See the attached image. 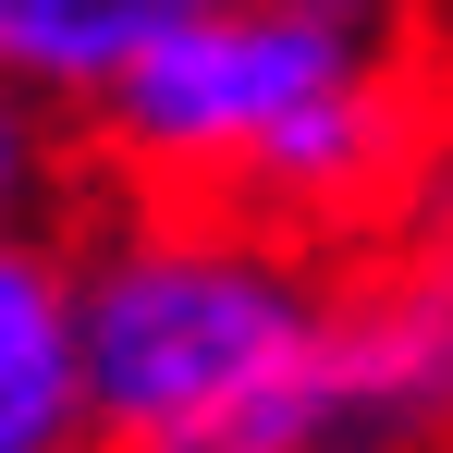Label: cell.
Returning a JSON list of instances; mask_svg holds the SVG:
<instances>
[{"instance_id": "obj_2", "label": "cell", "mask_w": 453, "mask_h": 453, "mask_svg": "<svg viewBox=\"0 0 453 453\" xmlns=\"http://www.w3.org/2000/svg\"><path fill=\"white\" fill-rule=\"evenodd\" d=\"M319 319L331 282L306 270V245L209 196H123L74 245V343L111 453L245 404L319 343Z\"/></svg>"}, {"instance_id": "obj_3", "label": "cell", "mask_w": 453, "mask_h": 453, "mask_svg": "<svg viewBox=\"0 0 453 453\" xmlns=\"http://www.w3.org/2000/svg\"><path fill=\"white\" fill-rule=\"evenodd\" d=\"M331 453H441L453 441V209L404 221L319 319Z\"/></svg>"}, {"instance_id": "obj_6", "label": "cell", "mask_w": 453, "mask_h": 453, "mask_svg": "<svg viewBox=\"0 0 453 453\" xmlns=\"http://www.w3.org/2000/svg\"><path fill=\"white\" fill-rule=\"evenodd\" d=\"M135 453H331V380H319V343H306L282 380H257L245 404L196 417V429H159Z\"/></svg>"}, {"instance_id": "obj_4", "label": "cell", "mask_w": 453, "mask_h": 453, "mask_svg": "<svg viewBox=\"0 0 453 453\" xmlns=\"http://www.w3.org/2000/svg\"><path fill=\"white\" fill-rule=\"evenodd\" d=\"M0 453H111L74 343V257L50 233H0Z\"/></svg>"}, {"instance_id": "obj_5", "label": "cell", "mask_w": 453, "mask_h": 453, "mask_svg": "<svg viewBox=\"0 0 453 453\" xmlns=\"http://www.w3.org/2000/svg\"><path fill=\"white\" fill-rule=\"evenodd\" d=\"M196 12H221V0H0V74L50 86V98H98L135 50H159Z\"/></svg>"}, {"instance_id": "obj_1", "label": "cell", "mask_w": 453, "mask_h": 453, "mask_svg": "<svg viewBox=\"0 0 453 453\" xmlns=\"http://www.w3.org/2000/svg\"><path fill=\"white\" fill-rule=\"evenodd\" d=\"M441 135V74L404 0H221L86 98V159L123 196H209L270 233L404 209Z\"/></svg>"}, {"instance_id": "obj_7", "label": "cell", "mask_w": 453, "mask_h": 453, "mask_svg": "<svg viewBox=\"0 0 453 453\" xmlns=\"http://www.w3.org/2000/svg\"><path fill=\"white\" fill-rule=\"evenodd\" d=\"M74 184L62 123H50V86L0 74V233H50V196Z\"/></svg>"}]
</instances>
